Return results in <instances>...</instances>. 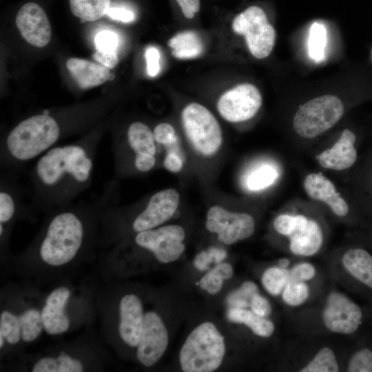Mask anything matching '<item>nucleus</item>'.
Returning a JSON list of instances; mask_svg holds the SVG:
<instances>
[{
	"label": "nucleus",
	"instance_id": "nucleus-20",
	"mask_svg": "<svg viewBox=\"0 0 372 372\" xmlns=\"http://www.w3.org/2000/svg\"><path fill=\"white\" fill-rule=\"evenodd\" d=\"M66 66L74 81L83 90L101 85L111 76L105 66L85 59L70 58Z\"/></svg>",
	"mask_w": 372,
	"mask_h": 372
},
{
	"label": "nucleus",
	"instance_id": "nucleus-40",
	"mask_svg": "<svg viewBox=\"0 0 372 372\" xmlns=\"http://www.w3.org/2000/svg\"><path fill=\"white\" fill-rule=\"evenodd\" d=\"M147 71L151 77L156 76L160 70V53L157 48L149 47L145 54Z\"/></svg>",
	"mask_w": 372,
	"mask_h": 372
},
{
	"label": "nucleus",
	"instance_id": "nucleus-38",
	"mask_svg": "<svg viewBox=\"0 0 372 372\" xmlns=\"http://www.w3.org/2000/svg\"><path fill=\"white\" fill-rule=\"evenodd\" d=\"M315 275L316 269L309 262L298 263L289 269L290 280L306 282L311 280Z\"/></svg>",
	"mask_w": 372,
	"mask_h": 372
},
{
	"label": "nucleus",
	"instance_id": "nucleus-5",
	"mask_svg": "<svg viewBox=\"0 0 372 372\" xmlns=\"http://www.w3.org/2000/svg\"><path fill=\"white\" fill-rule=\"evenodd\" d=\"M231 27L235 33L244 36L249 50L255 58L265 59L272 52L276 30L261 8H247L234 17Z\"/></svg>",
	"mask_w": 372,
	"mask_h": 372
},
{
	"label": "nucleus",
	"instance_id": "nucleus-14",
	"mask_svg": "<svg viewBox=\"0 0 372 372\" xmlns=\"http://www.w3.org/2000/svg\"><path fill=\"white\" fill-rule=\"evenodd\" d=\"M16 25L23 38L36 47H44L51 39V26L44 10L34 2L25 3L18 11Z\"/></svg>",
	"mask_w": 372,
	"mask_h": 372
},
{
	"label": "nucleus",
	"instance_id": "nucleus-29",
	"mask_svg": "<svg viewBox=\"0 0 372 372\" xmlns=\"http://www.w3.org/2000/svg\"><path fill=\"white\" fill-rule=\"evenodd\" d=\"M289 280V269L279 266L267 269L261 278L263 287L272 296L282 293Z\"/></svg>",
	"mask_w": 372,
	"mask_h": 372
},
{
	"label": "nucleus",
	"instance_id": "nucleus-28",
	"mask_svg": "<svg viewBox=\"0 0 372 372\" xmlns=\"http://www.w3.org/2000/svg\"><path fill=\"white\" fill-rule=\"evenodd\" d=\"M339 365L333 351L327 347L320 349L300 372H337Z\"/></svg>",
	"mask_w": 372,
	"mask_h": 372
},
{
	"label": "nucleus",
	"instance_id": "nucleus-39",
	"mask_svg": "<svg viewBox=\"0 0 372 372\" xmlns=\"http://www.w3.org/2000/svg\"><path fill=\"white\" fill-rule=\"evenodd\" d=\"M251 310L259 316L267 318L270 316L272 308L269 301L264 296L256 293L251 298Z\"/></svg>",
	"mask_w": 372,
	"mask_h": 372
},
{
	"label": "nucleus",
	"instance_id": "nucleus-35",
	"mask_svg": "<svg viewBox=\"0 0 372 372\" xmlns=\"http://www.w3.org/2000/svg\"><path fill=\"white\" fill-rule=\"evenodd\" d=\"M227 256L225 249L218 247H210L207 250L200 252L194 260V267L200 270H207L211 262L219 264Z\"/></svg>",
	"mask_w": 372,
	"mask_h": 372
},
{
	"label": "nucleus",
	"instance_id": "nucleus-24",
	"mask_svg": "<svg viewBox=\"0 0 372 372\" xmlns=\"http://www.w3.org/2000/svg\"><path fill=\"white\" fill-rule=\"evenodd\" d=\"M111 0H69L72 14L82 21H94L107 14Z\"/></svg>",
	"mask_w": 372,
	"mask_h": 372
},
{
	"label": "nucleus",
	"instance_id": "nucleus-21",
	"mask_svg": "<svg viewBox=\"0 0 372 372\" xmlns=\"http://www.w3.org/2000/svg\"><path fill=\"white\" fill-rule=\"evenodd\" d=\"M227 318L230 322L245 324L255 335L260 337H270L275 329L272 321L247 309L230 307L227 312Z\"/></svg>",
	"mask_w": 372,
	"mask_h": 372
},
{
	"label": "nucleus",
	"instance_id": "nucleus-8",
	"mask_svg": "<svg viewBox=\"0 0 372 372\" xmlns=\"http://www.w3.org/2000/svg\"><path fill=\"white\" fill-rule=\"evenodd\" d=\"M364 311L355 302L340 292L329 293L322 312L325 327L344 335L358 332L364 322Z\"/></svg>",
	"mask_w": 372,
	"mask_h": 372
},
{
	"label": "nucleus",
	"instance_id": "nucleus-1",
	"mask_svg": "<svg viewBox=\"0 0 372 372\" xmlns=\"http://www.w3.org/2000/svg\"><path fill=\"white\" fill-rule=\"evenodd\" d=\"M100 136L92 134L39 156L29 174L34 207L50 212L65 207L90 187Z\"/></svg>",
	"mask_w": 372,
	"mask_h": 372
},
{
	"label": "nucleus",
	"instance_id": "nucleus-13",
	"mask_svg": "<svg viewBox=\"0 0 372 372\" xmlns=\"http://www.w3.org/2000/svg\"><path fill=\"white\" fill-rule=\"evenodd\" d=\"M127 147L132 154L134 169L141 173L152 170L156 163V145L153 131L145 123L136 121L131 123L126 132Z\"/></svg>",
	"mask_w": 372,
	"mask_h": 372
},
{
	"label": "nucleus",
	"instance_id": "nucleus-19",
	"mask_svg": "<svg viewBox=\"0 0 372 372\" xmlns=\"http://www.w3.org/2000/svg\"><path fill=\"white\" fill-rule=\"evenodd\" d=\"M342 267L358 287L372 299V254L362 247H353L342 256Z\"/></svg>",
	"mask_w": 372,
	"mask_h": 372
},
{
	"label": "nucleus",
	"instance_id": "nucleus-32",
	"mask_svg": "<svg viewBox=\"0 0 372 372\" xmlns=\"http://www.w3.org/2000/svg\"><path fill=\"white\" fill-rule=\"evenodd\" d=\"M258 293V286L251 281H245L241 286L231 291L227 297L230 307L247 309L250 307L252 297Z\"/></svg>",
	"mask_w": 372,
	"mask_h": 372
},
{
	"label": "nucleus",
	"instance_id": "nucleus-6",
	"mask_svg": "<svg viewBox=\"0 0 372 372\" xmlns=\"http://www.w3.org/2000/svg\"><path fill=\"white\" fill-rule=\"evenodd\" d=\"M275 230L289 239L290 251L296 255L311 256L316 254L323 242L319 224L304 215H278L273 221Z\"/></svg>",
	"mask_w": 372,
	"mask_h": 372
},
{
	"label": "nucleus",
	"instance_id": "nucleus-26",
	"mask_svg": "<svg viewBox=\"0 0 372 372\" xmlns=\"http://www.w3.org/2000/svg\"><path fill=\"white\" fill-rule=\"evenodd\" d=\"M18 316L22 340L25 342L35 340L43 329L41 311L34 308H29Z\"/></svg>",
	"mask_w": 372,
	"mask_h": 372
},
{
	"label": "nucleus",
	"instance_id": "nucleus-36",
	"mask_svg": "<svg viewBox=\"0 0 372 372\" xmlns=\"http://www.w3.org/2000/svg\"><path fill=\"white\" fill-rule=\"evenodd\" d=\"M156 143L165 147L178 144V138L174 128L169 123H161L156 125L153 130Z\"/></svg>",
	"mask_w": 372,
	"mask_h": 372
},
{
	"label": "nucleus",
	"instance_id": "nucleus-15",
	"mask_svg": "<svg viewBox=\"0 0 372 372\" xmlns=\"http://www.w3.org/2000/svg\"><path fill=\"white\" fill-rule=\"evenodd\" d=\"M357 141L355 133L350 129H344L332 147L316 156L320 165L337 171L351 168L358 160Z\"/></svg>",
	"mask_w": 372,
	"mask_h": 372
},
{
	"label": "nucleus",
	"instance_id": "nucleus-33",
	"mask_svg": "<svg viewBox=\"0 0 372 372\" xmlns=\"http://www.w3.org/2000/svg\"><path fill=\"white\" fill-rule=\"evenodd\" d=\"M309 292V287L305 282L289 280L282 292V297L286 304L296 307L308 299Z\"/></svg>",
	"mask_w": 372,
	"mask_h": 372
},
{
	"label": "nucleus",
	"instance_id": "nucleus-37",
	"mask_svg": "<svg viewBox=\"0 0 372 372\" xmlns=\"http://www.w3.org/2000/svg\"><path fill=\"white\" fill-rule=\"evenodd\" d=\"M96 51L116 52L118 45V35L110 30L99 32L94 39Z\"/></svg>",
	"mask_w": 372,
	"mask_h": 372
},
{
	"label": "nucleus",
	"instance_id": "nucleus-42",
	"mask_svg": "<svg viewBox=\"0 0 372 372\" xmlns=\"http://www.w3.org/2000/svg\"><path fill=\"white\" fill-rule=\"evenodd\" d=\"M93 59L107 68H114L118 61L117 52H105L96 51L92 54Z\"/></svg>",
	"mask_w": 372,
	"mask_h": 372
},
{
	"label": "nucleus",
	"instance_id": "nucleus-4",
	"mask_svg": "<svg viewBox=\"0 0 372 372\" xmlns=\"http://www.w3.org/2000/svg\"><path fill=\"white\" fill-rule=\"evenodd\" d=\"M183 127L193 147L204 156H211L220 149L223 134L214 114L205 106L191 103L181 112Z\"/></svg>",
	"mask_w": 372,
	"mask_h": 372
},
{
	"label": "nucleus",
	"instance_id": "nucleus-18",
	"mask_svg": "<svg viewBox=\"0 0 372 372\" xmlns=\"http://www.w3.org/2000/svg\"><path fill=\"white\" fill-rule=\"evenodd\" d=\"M306 194L312 199L326 203L339 217L347 216L350 207L347 200L337 191L335 185L322 173H311L303 182Z\"/></svg>",
	"mask_w": 372,
	"mask_h": 372
},
{
	"label": "nucleus",
	"instance_id": "nucleus-44",
	"mask_svg": "<svg viewBox=\"0 0 372 372\" xmlns=\"http://www.w3.org/2000/svg\"><path fill=\"white\" fill-rule=\"evenodd\" d=\"M180 6L183 15L187 19H192L200 8V0H176Z\"/></svg>",
	"mask_w": 372,
	"mask_h": 372
},
{
	"label": "nucleus",
	"instance_id": "nucleus-23",
	"mask_svg": "<svg viewBox=\"0 0 372 372\" xmlns=\"http://www.w3.org/2000/svg\"><path fill=\"white\" fill-rule=\"evenodd\" d=\"M84 370V364L80 360L64 352L57 356L43 357L32 367L33 372H81Z\"/></svg>",
	"mask_w": 372,
	"mask_h": 372
},
{
	"label": "nucleus",
	"instance_id": "nucleus-16",
	"mask_svg": "<svg viewBox=\"0 0 372 372\" xmlns=\"http://www.w3.org/2000/svg\"><path fill=\"white\" fill-rule=\"evenodd\" d=\"M142 302L134 293L123 296L119 302L118 332L122 340L131 347H137L143 326Z\"/></svg>",
	"mask_w": 372,
	"mask_h": 372
},
{
	"label": "nucleus",
	"instance_id": "nucleus-17",
	"mask_svg": "<svg viewBox=\"0 0 372 372\" xmlns=\"http://www.w3.org/2000/svg\"><path fill=\"white\" fill-rule=\"evenodd\" d=\"M70 290L64 286L53 289L47 296L41 309L43 330L49 335H59L67 331L70 325L65 312L70 297Z\"/></svg>",
	"mask_w": 372,
	"mask_h": 372
},
{
	"label": "nucleus",
	"instance_id": "nucleus-9",
	"mask_svg": "<svg viewBox=\"0 0 372 372\" xmlns=\"http://www.w3.org/2000/svg\"><path fill=\"white\" fill-rule=\"evenodd\" d=\"M207 229L217 234L218 240L229 245L250 237L255 229L254 218L242 212H233L214 205L207 214Z\"/></svg>",
	"mask_w": 372,
	"mask_h": 372
},
{
	"label": "nucleus",
	"instance_id": "nucleus-25",
	"mask_svg": "<svg viewBox=\"0 0 372 372\" xmlns=\"http://www.w3.org/2000/svg\"><path fill=\"white\" fill-rule=\"evenodd\" d=\"M278 176L274 165L262 163L254 168L247 176L245 184L251 191H259L271 185Z\"/></svg>",
	"mask_w": 372,
	"mask_h": 372
},
{
	"label": "nucleus",
	"instance_id": "nucleus-12",
	"mask_svg": "<svg viewBox=\"0 0 372 372\" xmlns=\"http://www.w3.org/2000/svg\"><path fill=\"white\" fill-rule=\"evenodd\" d=\"M168 345V333L161 317L154 311L144 315L143 326L137 346L136 357L146 367L156 364L165 353Z\"/></svg>",
	"mask_w": 372,
	"mask_h": 372
},
{
	"label": "nucleus",
	"instance_id": "nucleus-10",
	"mask_svg": "<svg viewBox=\"0 0 372 372\" xmlns=\"http://www.w3.org/2000/svg\"><path fill=\"white\" fill-rule=\"evenodd\" d=\"M262 98L253 84H238L226 91L219 98L217 110L227 121L239 123L254 117L260 108Z\"/></svg>",
	"mask_w": 372,
	"mask_h": 372
},
{
	"label": "nucleus",
	"instance_id": "nucleus-41",
	"mask_svg": "<svg viewBox=\"0 0 372 372\" xmlns=\"http://www.w3.org/2000/svg\"><path fill=\"white\" fill-rule=\"evenodd\" d=\"M163 165L166 169L171 172L176 173L183 168V159L180 154L174 151H167L163 160Z\"/></svg>",
	"mask_w": 372,
	"mask_h": 372
},
{
	"label": "nucleus",
	"instance_id": "nucleus-3",
	"mask_svg": "<svg viewBox=\"0 0 372 372\" xmlns=\"http://www.w3.org/2000/svg\"><path fill=\"white\" fill-rule=\"evenodd\" d=\"M344 112V104L337 96L322 95L298 107L293 118V128L298 136L313 138L335 125Z\"/></svg>",
	"mask_w": 372,
	"mask_h": 372
},
{
	"label": "nucleus",
	"instance_id": "nucleus-7",
	"mask_svg": "<svg viewBox=\"0 0 372 372\" xmlns=\"http://www.w3.org/2000/svg\"><path fill=\"white\" fill-rule=\"evenodd\" d=\"M184 229L178 225H169L136 234L134 241L138 247L153 254L161 263L176 260L184 252Z\"/></svg>",
	"mask_w": 372,
	"mask_h": 372
},
{
	"label": "nucleus",
	"instance_id": "nucleus-31",
	"mask_svg": "<svg viewBox=\"0 0 372 372\" xmlns=\"http://www.w3.org/2000/svg\"><path fill=\"white\" fill-rule=\"evenodd\" d=\"M0 335L10 344H15L21 338V327L18 315L9 310H3L0 314Z\"/></svg>",
	"mask_w": 372,
	"mask_h": 372
},
{
	"label": "nucleus",
	"instance_id": "nucleus-46",
	"mask_svg": "<svg viewBox=\"0 0 372 372\" xmlns=\"http://www.w3.org/2000/svg\"><path fill=\"white\" fill-rule=\"evenodd\" d=\"M369 236H370V242H371V247H372V227H371V228L370 229Z\"/></svg>",
	"mask_w": 372,
	"mask_h": 372
},
{
	"label": "nucleus",
	"instance_id": "nucleus-30",
	"mask_svg": "<svg viewBox=\"0 0 372 372\" xmlns=\"http://www.w3.org/2000/svg\"><path fill=\"white\" fill-rule=\"evenodd\" d=\"M327 44V30L322 23L315 22L310 29L308 39V53L316 62L324 59Z\"/></svg>",
	"mask_w": 372,
	"mask_h": 372
},
{
	"label": "nucleus",
	"instance_id": "nucleus-27",
	"mask_svg": "<svg viewBox=\"0 0 372 372\" xmlns=\"http://www.w3.org/2000/svg\"><path fill=\"white\" fill-rule=\"evenodd\" d=\"M233 273L230 264L219 263L200 280L198 285L209 294H216L220 291L223 280L231 278Z\"/></svg>",
	"mask_w": 372,
	"mask_h": 372
},
{
	"label": "nucleus",
	"instance_id": "nucleus-2",
	"mask_svg": "<svg viewBox=\"0 0 372 372\" xmlns=\"http://www.w3.org/2000/svg\"><path fill=\"white\" fill-rule=\"evenodd\" d=\"M225 353L223 335L210 322L196 327L187 336L179 353L185 372H211L221 364Z\"/></svg>",
	"mask_w": 372,
	"mask_h": 372
},
{
	"label": "nucleus",
	"instance_id": "nucleus-11",
	"mask_svg": "<svg viewBox=\"0 0 372 372\" xmlns=\"http://www.w3.org/2000/svg\"><path fill=\"white\" fill-rule=\"evenodd\" d=\"M180 196L175 189H165L152 195L132 221L136 234L156 228L167 221L176 211Z\"/></svg>",
	"mask_w": 372,
	"mask_h": 372
},
{
	"label": "nucleus",
	"instance_id": "nucleus-34",
	"mask_svg": "<svg viewBox=\"0 0 372 372\" xmlns=\"http://www.w3.org/2000/svg\"><path fill=\"white\" fill-rule=\"evenodd\" d=\"M361 172L360 196L362 205L372 216V155Z\"/></svg>",
	"mask_w": 372,
	"mask_h": 372
},
{
	"label": "nucleus",
	"instance_id": "nucleus-45",
	"mask_svg": "<svg viewBox=\"0 0 372 372\" xmlns=\"http://www.w3.org/2000/svg\"><path fill=\"white\" fill-rule=\"evenodd\" d=\"M278 266L283 269H287L289 265V260L287 258H282L278 261Z\"/></svg>",
	"mask_w": 372,
	"mask_h": 372
},
{
	"label": "nucleus",
	"instance_id": "nucleus-22",
	"mask_svg": "<svg viewBox=\"0 0 372 372\" xmlns=\"http://www.w3.org/2000/svg\"><path fill=\"white\" fill-rule=\"evenodd\" d=\"M168 45L172 55L177 59H194L200 56L204 49L200 37L194 31L179 32L169 39Z\"/></svg>",
	"mask_w": 372,
	"mask_h": 372
},
{
	"label": "nucleus",
	"instance_id": "nucleus-43",
	"mask_svg": "<svg viewBox=\"0 0 372 372\" xmlns=\"http://www.w3.org/2000/svg\"><path fill=\"white\" fill-rule=\"evenodd\" d=\"M107 14L112 19L129 23L134 19V13L125 8H110Z\"/></svg>",
	"mask_w": 372,
	"mask_h": 372
}]
</instances>
